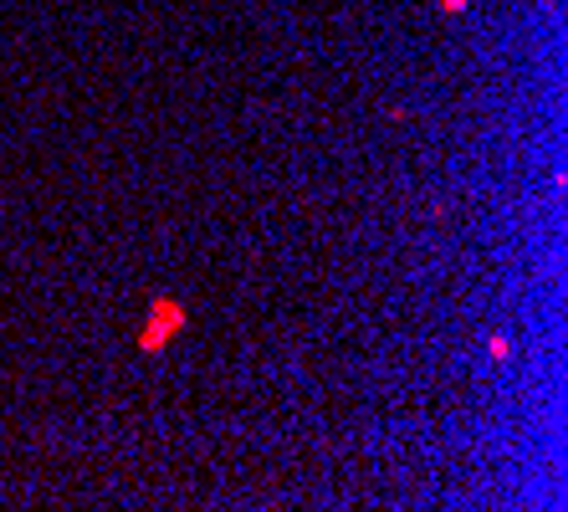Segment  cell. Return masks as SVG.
<instances>
[{
	"label": "cell",
	"instance_id": "1",
	"mask_svg": "<svg viewBox=\"0 0 568 512\" xmlns=\"http://www.w3.org/2000/svg\"><path fill=\"white\" fill-rule=\"evenodd\" d=\"M185 303L179 297H169V292H154V303H149V323H143V334H139V353H164L169 349V338L185 334Z\"/></svg>",
	"mask_w": 568,
	"mask_h": 512
},
{
	"label": "cell",
	"instance_id": "2",
	"mask_svg": "<svg viewBox=\"0 0 568 512\" xmlns=\"http://www.w3.org/2000/svg\"><path fill=\"white\" fill-rule=\"evenodd\" d=\"M487 359H491V364H507V359H512V343H507V334H487Z\"/></svg>",
	"mask_w": 568,
	"mask_h": 512
},
{
	"label": "cell",
	"instance_id": "3",
	"mask_svg": "<svg viewBox=\"0 0 568 512\" xmlns=\"http://www.w3.org/2000/svg\"><path fill=\"white\" fill-rule=\"evenodd\" d=\"M435 5H441L445 16H461V11H466V5H472V0H435Z\"/></svg>",
	"mask_w": 568,
	"mask_h": 512
}]
</instances>
